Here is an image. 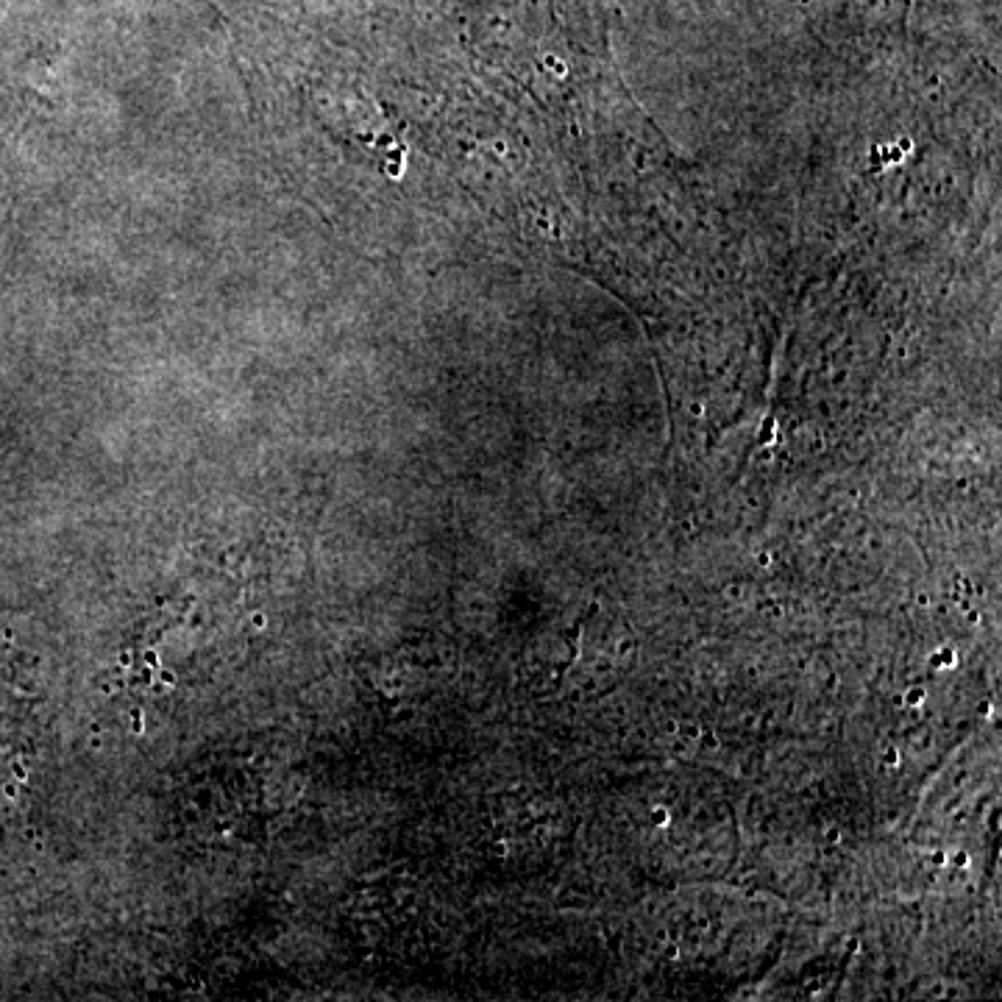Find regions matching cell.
<instances>
[{
  "instance_id": "cell-1",
  "label": "cell",
  "mask_w": 1002,
  "mask_h": 1002,
  "mask_svg": "<svg viewBox=\"0 0 1002 1002\" xmlns=\"http://www.w3.org/2000/svg\"><path fill=\"white\" fill-rule=\"evenodd\" d=\"M14 777H17V780H26V769H23L20 763L14 766Z\"/></svg>"
},
{
  "instance_id": "cell-2",
  "label": "cell",
  "mask_w": 1002,
  "mask_h": 1002,
  "mask_svg": "<svg viewBox=\"0 0 1002 1002\" xmlns=\"http://www.w3.org/2000/svg\"><path fill=\"white\" fill-rule=\"evenodd\" d=\"M908 699H911L908 705H919V699H922V694H919V691H913V694L908 696Z\"/></svg>"
},
{
  "instance_id": "cell-3",
  "label": "cell",
  "mask_w": 1002,
  "mask_h": 1002,
  "mask_svg": "<svg viewBox=\"0 0 1002 1002\" xmlns=\"http://www.w3.org/2000/svg\"><path fill=\"white\" fill-rule=\"evenodd\" d=\"M254 627H257V630H262V627H265V616H254Z\"/></svg>"
},
{
  "instance_id": "cell-4",
  "label": "cell",
  "mask_w": 1002,
  "mask_h": 1002,
  "mask_svg": "<svg viewBox=\"0 0 1002 1002\" xmlns=\"http://www.w3.org/2000/svg\"><path fill=\"white\" fill-rule=\"evenodd\" d=\"M493 852H496V855H507V844H496V847H493Z\"/></svg>"
}]
</instances>
